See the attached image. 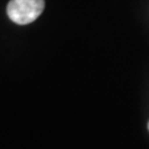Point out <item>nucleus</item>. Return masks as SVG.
I'll list each match as a JSON object with an SVG mask.
<instances>
[{"label":"nucleus","mask_w":149,"mask_h":149,"mask_svg":"<svg viewBox=\"0 0 149 149\" xmlns=\"http://www.w3.org/2000/svg\"><path fill=\"white\" fill-rule=\"evenodd\" d=\"M45 8L44 0H10L8 15L19 25H27L41 15Z\"/></svg>","instance_id":"obj_1"},{"label":"nucleus","mask_w":149,"mask_h":149,"mask_svg":"<svg viewBox=\"0 0 149 149\" xmlns=\"http://www.w3.org/2000/svg\"><path fill=\"white\" fill-rule=\"evenodd\" d=\"M148 129H149V122H148Z\"/></svg>","instance_id":"obj_2"}]
</instances>
